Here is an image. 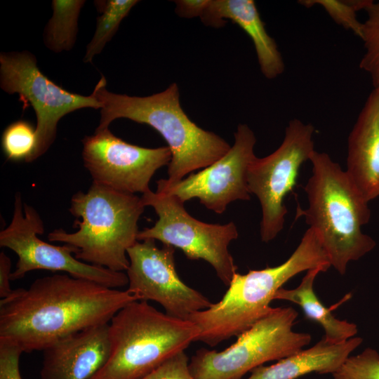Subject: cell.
<instances>
[{
	"instance_id": "cell-1",
	"label": "cell",
	"mask_w": 379,
	"mask_h": 379,
	"mask_svg": "<svg viewBox=\"0 0 379 379\" xmlns=\"http://www.w3.org/2000/svg\"><path fill=\"white\" fill-rule=\"evenodd\" d=\"M139 300L129 291L56 274L13 289L0 301V340L23 352L43 351L68 335L108 324L128 303Z\"/></svg>"
},
{
	"instance_id": "cell-2",
	"label": "cell",
	"mask_w": 379,
	"mask_h": 379,
	"mask_svg": "<svg viewBox=\"0 0 379 379\" xmlns=\"http://www.w3.org/2000/svg\"><path fill=\"white\" fill-rule=\"evenodd\" d=\"M102 77L92 94L101 105L96 130L108 128L115 119L126 118L149 125L166 140L171 152L167 180L178 182L195 170L223 157L231 146L215 133L197 126L180 106L178 86L171 84L162 92L146 97L109 92Z\"/></svg>"
},
{
	"instance_id": "cell-3",
	"label": "cell",
	"mask_w": 379,
	"mask_h": 379,
	"mask_svg": "<svg viewBox=\"0 0 379 379\" xmlns=\"http://www.w3.org/2000/svg\"><path fill=\"white\" fill-rule=\"evenodd\" d=\"M310 161L312 173L304 187L308 208L298 205L295 217H305L319 237L331 265L343 275L350 261L360 259L376 245L361 231L371 218L368 202L327 153L315 150Z\"/></svg>"
},
{
	"instance_id": "cell-4",
	"label": "cell",
	"mask_w": 379,
	"mask_h": 379,
	"mask_svg": "<svg viewBox=\"0 0 379 379\" xmlns=\"http://www.w3.org/2000/svg\"><path fill=\"white\" fill-rule=\"evenodd\" d=\"M331 266L319 237L308 228L282 264L235 273L220 301L190 317L200 330L197 341L213 347L238 336L269 313L276 293L290 279L305 270L323 267L326 271Z\"/></svg>"
},
{
	"instance_id": "cell-5",
	"label": "cell",
	"mask_w": 379,
	"mask_h": 379,
	"mask_svg": "<svg viewBox=\"0 0 379 379\" xmlns=\"http://www.w3.org/2000/svg\"><path fill=\"white\" fill-rule=\"evenodd\" d=\"M145 207L141 197L92 182L86 192L79 191L70 200L77 230L56 229L47 238L71 246L75 257L86 263L126 271L127 251L138 241V222Z\"/></svg>"
},
{
	"instance_id": "cell-6",
	"label": "cell",
	"mask_w": 379,
	"mask_h": 379,
	"mask_svg": "<svg viewBox=\"0 0 379 379\" xmlns=\"http://www.w3.org/2000/svg\"><path fill=\"white\" fill-rule=\"evenodd\" d=\"M199 334L190 320L163 313L147 301H133L109 321V358L90 379H142Z\"/></svg>"
},
{
	"instance_id": "cell-7",
	"label": "cell",
	"mask_w": 379,
	"mask_h": 379,
	"mask_svg": "<svg viewBox=\"0 0 379 379\" xmlns=\"http://www.w3.org/2000/svg\"><path fill=\"white\" fill-rule=\"evenodd\" d=\"M298 316L291 307H272L223 351L198 350L189 363L192 375L195 379H241L265 362L301 351L311 335L293 331Z\"/></svg>"
},
{
	"instance_id": "cell-8",
	"label": "cell",
	"mask_w": 379,
	"mask_h": 379,
	"mask_svg": "<svg viewBox=\"0 0 379 379\" xmlns=\"http://www.w3.org/2000/svg\"><path fill=\"white\" fill-rule=\"evenodd\" d=\"M145 206L154 208L158 220L151 227L139 231L137 239L158 240L164 245L180 248L190 260H204L225 285L230 284L237 266L228 247L238 238L235 224L206 223L190 215L184 204L173 194L153 192L142 194Z\"/></svg>"
},
{
	"instance_id": "cell-9",
	"label": "cell",
	"mask_w": 379,
	"mask_h": 379,
	"mask_svg": "<svg viewBox=\"0 0 379 379\" xmlns=\"http://www.w3.org/2000/svg\"><path fill=\"white\" fill-rule=\"evenodd\" d=\"M44 222L36 210L23 203L20 193L15 196L10 224L0 232V246L18 256L11 281L22 279L36 270L62 272L72 277L117 288L128 285L126 273L86 263L78 260L74 249L66 244L56 246L39 237L44 233Z\"/></svg>"
},
{
	"instance_id": "cell-10",
	"label": "cell",
	"mask_w": 379,
	"mask_h": 379,
	"mask_svg": "<svg viewBox=\"0 0 379 379\" xmlns=\"http://www.w3.org/2000/svg\"><path fill=\"white\" fill-rule=\"evenodd\" d=\"M0 87L7 93H18L23 109L29 105L35 112L36 145L29 162L48 150L62 117L82 108H101L92 93H72L50 80L39 69L35 56L27 51L1 53Z\"/></svg>"
},
{
	"instance_id": "cell-11",
	"label": "cell",
	"mask_w": 379,
	"mask_h": 379,
	"mask_svg": "<svg viewBox=\"0 0 379 379\" xmlns=\"http://www.w3.org/2000/svg\"><path fill=\"white\" fill-rule=\"evenodd\" d=\"M314 133L311 124L291 120L281 145L265 157H256L248 166V191L260 203V237L264 242L273 240L284 227L288 212L284 200L295 185L301 165L315 151Z\"/></svg>"
},
{
	"instance_id": "cell-12",
	"label": "cell",
	"mask_w": 379,
	"mask_h": 379,
	"mask_svg": "<svg viewBox=\"0 0 379 379\" xmlns=\"http://www.w3.org/2000/svg\"><path fill=\"white\" fill-rule=\"evenodd\" d=\"M81 156L92 182L135 194L150 190L156 171L171 159L169 147L147 148L130 144L108 128L82 139Z\"/></svg>"
},
{
	"instance_id": "cell-13",
	"label": "cell",
	"mask_w": 379,
	"mask_h": 379,
	"mask_svg": "<svg viewBox=\"0 0 379 379\" xmlns=\"http://www.w3.org/2000/svg\"><path fill=\"white\" fill-rule=\"evenodd\" d=\"M175 249L168 245L160 248L150 239L138 241L128 248L127 290L139 300L159 303L170 316L188 320L212 302L180 279L175 266Z\"/></svg>"
},
{
	"instance_id": "cell-14",
	"label": "cell",
	"mask_w": 379,
	"mask_h": 379,
	"mask_svg": "<svg viewBox=\"0 0 379 379\" xmlns=\"http://www.w3.org/2000/svg\"><path fill=\"white\" fill-rule=\"evenodd\" d=\"M255 143L253 131L246 124H239L234 143L223 157L178 182L159 180L157 191L173 194L183 203L197 198L206 208L221 214L231 202L251 199L247 171L256 157Z\"/></svg>"
},
{
	"instance_id": "cell-15",
	"label": "cell",
	"mask_w": 379,
	"mask_h": 379,
	"mask_svg": "<svg viewBox=\"0 0 379 379\" xmlns=\"http://www.w3.org/2000/svg\"><path fill=\"white\" fill-rule=\"evenodd\" d=\"M109 323L63 338L43 350L41 379H90L110 354Z\"/></svg>"
},
{
	"instance_id": "cell-16",
	"label": "cell",
	"mask_w": 379,
	"mask_h": 379,
	"mask_svg": "<svg viewBox=\"0 0 379 379\" xmlns=\"http://www.w3.org/2000/svg\"><path fill=\"white\" fill-rule=\"evenodd\" d=\"M347 170L364 199L379 197V87L366 98L347 138Z\"/></svg>"
},
{
	"instance_id": "cell-17",
	"label": "cell",
	"mask_w": 379,
	"mask_h": 379,
	"mask_svg": "<svg viewBox=\"0 0 379 379\" xmlns=\"http://www.w3.org/2000/svg\"><path fill=\"white\" fill-rule=\"evenodd\" d=\"M207 26L225 25V19L240 27L251 39L262 74L269 79L281 75L285 65L277 45L267 33L253 0H210L201 17Z\"/></svg>"
},
{
	"instance_id": "cell-18",
	"label": "cell",
	"mask_w": 379,
	"mask_h": 379,
	"mask_svg": "<svg viewBox=\"0 0 379 379\" xmlns=\"http://www.w3.org/2000/svg\"><path fill=\"white\" fill-rule=\"evenodd\" d=\"M362 343L353 337L340 343H329L324 338L310 348L279 360L270 366H260L246 379H296L310 373H333Z\"/></svg>"
},
{
	"instance_id": "cell-19",
	"label": "cell",
	"mask_w": 379,
	"mask_h": 379,
	"mask_svg": "<svg viewBox=\"0 0 379 379\" xmlns=\"http://www.w3.org/2000/svg\"><path fill=\"white\" fill-rule=\"evenodd\" d=\"M326 272L323 267H316L307 271L300 284L295 288H281L274 300H284L299 305L305 317L322 326L324 339L329 343H340L354 337L357 333V325L346 320L335 317L331 310L319 300L314 290L317 276Z\"/></svg>"
},
{
	"instance_id": "cell-20",
	"label": "cell",
	"mask_w": 379,
	"mask_h": 379,
	"mask_svg": "<svg viewBox=\"0 0 379 379\" xmlns=\"http://www.w3.org/2000/svg\"><path fill=\"white\" fill-rule=\"evenodd\" d=\"M84 0H53V15L45 27L44 42L55 52L70 51L75 44Z\"/></svg>"
},
{
	"instance_id": "cell-21",
	"label": "cell",
	"mask_w": 379,
	"mask_h": 379,
	"mask_svg": "<svg viewBox=\"0 0 379 379\" xmlns=\"http://www.w3.org/2000/svg\"><path fill=\"white\" fill-rule=\"evenodd\" d=\"M138 2L136 0L95 1L100 15L97 18L93 38L86 46L85 62H91L102 51L117 32L122 20Z\"/></svg>"
},
{
	"instance_id": "cell-22",
	"label": "cell",
	"mask_w": 379,
	"mask_h": 379,
	"mask_svg": "<svg viewBox=\"0 0 379 379\" xmlns=\"http://www.w3.org/2000/svg\"><path fill=\"white\" fill-rule=\"evenodd\" d=\"M366 12L360 37L365 51L359 67L370 76L373 88H376L379 87V2L373 1Z\"/></svg>"
},
{
	"instance_id": "cell-23",
	"label": "cell",
	"mask_w": 379,
	"mask_h": 379,
	"mask_svg": "<svg viewBox=\"0 0 379 379\" xmlns=\"http://www.w3.org/2000/svg\"><path fill=\"white\" fill-rule=\"evenodd\" d=\"M36 145V128L27 121H14L3 132L1 147L8 160L29 162Z\"/></svg>"
},
{
	"instance_id": "cell-24",
	"label": "cell",
	"mask_w": 379,
	"mask_h": 379,
	"mask_svg": "<svg viewBox=\"0 0 379 379\" xmlns=\"http://www.w3.org/2000/svg\"><path fill=\"white\" fill-rule=\"evenodd\" d=\"M372 0H300L298 4L306 8L319 6L338 25L352 31L359 38L361 36L363 22L357 13L365 10L372 3Z\"/></svg>"
},
{
	"instance_id": "cell-25",
	"label": "cell",
	"mask_w": 379,
	"mask_h": 379,
	"mask_svg": "<svg viewBox=\"0 0 379 379\" xmlns=\"http://www.w3.org/2000/svg\"><path fill=\"white\" fill-rule=\"evenodd\" d=\"M332 375L333 379H379V354L368 347L350 356Z\"/></svg>"
},
{
	"instance_id": "cell-26",
	"label": "cell",
	"mask_w": 379,
	"mask_h": 379,
	"mask_svg": "<svg viewBox=\"0 0 379 379\" xmlns=\"http://www.w3.org/2000/svg\"><path fill=\"white\" fill-rule=\"evenodd\" d=\"M185 351L171 357L142 379H195Z\"/></svg>"
},
{
	"instance_id": "cell-27",
	"label": "cell",
	"mask_w": 379,
	"mask_h": 379,
	"mask_svg": "<svg viewBox=\"0 0 379 379\" xmlns=\"http://www.w3.org/2000/svg\"><path fill=\"white\" fill-rule=\"evenodd\" d=\"M22 352L17 345L0 340V379H22L20 371Z\"/></svg>"
},
{
	"instance_id": "cell-28",
	"label": "cell",
	"mask_w": 379,
	"mask_h": 379,
	"mask_svg": "<svg viewBox=\"0 0 379 379\" xmlns=\"http://www.w3.org/2000/svg\"><path fill=\"white\" fill-rule=\"evenodd\" d=\"M210 0H178L175 2V12L181 17H201Z\"/></svg>"
},
{
	"instance_id": "cell-29",
	"label": "cell",
	"mask_w": 379,
	"mask_h": 379,
	"mask_svg": "<svg viewBox=\"0 0 379 379\" xmlns=\"http://www.w3.org/2000/svg\"><path fill=\"white\" fill-rule=\"evenodd\" d=\"M11 260L4 252L0 253V298L3 299L9 295L13 289L10 285L11 275Z\"/></svg>"
}]
</instances>
